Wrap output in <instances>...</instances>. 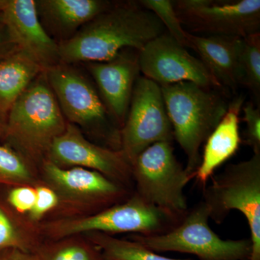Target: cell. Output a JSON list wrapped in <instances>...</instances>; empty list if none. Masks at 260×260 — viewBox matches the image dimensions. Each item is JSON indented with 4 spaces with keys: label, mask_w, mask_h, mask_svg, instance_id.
Listing matches in <instances>:
<instances>
[{
    "label": "cell",
    "mask_w": 260,
    "mask_h": 260,
    "mask_svg": "<svg viewBox=\"0 0 260 260\" xmlns=\"http://www.w3.org/2000/svg\"><path fill=\"white\" fill-rule=\"evenodd\" d=\"M165 32L159 19L139 1L112 2L73 37L58 43L60 63L111 60L125 49L141 50Z\"/></svg>",
    "instance_id": "obj_1"
},
{
    "label": "cell",
    "mask_w": 260,
    "mask_h": 260,
    "mask_svg": "<svg viewBox=\"0 0 260 260\" xmlns=\"http://www.w3.org/2000/svg\"><path fill=\"white\" fill-rule=\"evenodd\" d=\"M162 97L174 139L186 158V172L194 178L199 167L200 148L221 120L229 107L220 90L190 82L162 85Z\"/></svg>",
    "instance_id": "obj_2"
},
{
    "label": "cell",
    "mask_w": 260,
    "mask_h": 260,
    "mask_svg": "<svg viewBox=\"0 0 260 260\" xmlns=\"http://www.w3.org/2000/svg\"><path fill=\"white\" fill-rule=\"evenodd\" d=\"M67 124L44 71L12 107L5 133L28 156L37 158L48 153Z\"/></svg>",
    "instance_id": "obj_3"
},
{
    "label": "cell",
    "mask_w": 260,
    "mask_h": 260,
    "mask_svg": "<svg viewBox=\"0 0 260 260\" xmlns=\"http://www.w3.org/2000/svg\"><path fill=\"white\" fill-rule=\"evenodd\" d=\"M203 203L210 218L220 224L232 210L245 217L250 230L251 251L248 260H260V154L228 165L212 177L203 189Z\"/></svg>",
    "instance_id": "obj_4"
},
{
    "label": "cell",
    "mask_w": 260,
    "mask_h": 260,
    "mask_svg": "<svg viewBox=\"0 0 260 260\" xmlns=\"http://www.w3.org/2000/svg\"><path fill=\"white\" fill-rule=\"evenodd\" d=\"M210 215L200 202L188 210L180 223L165 234L155 236L135 235L133 241L155 251H177L196 255L201 260H248L250 239L224 240L210 229Z\"/></svg>",
    "instance_id": "obj_5"
},
{
    "label": "cell",
    "mask_w": 260,
    "mask_h": 260,
    "mask_svg": "<svg viewBox=\"0 0 260 260\" xmlns=\"http://www.w3.org/2000/svg\"><path fill=\"white\" fill-rule=\"evenodd\" d=\"M183 218L150 204L135 194L125 203L100 213L48 224L44 231L55 238L85 232H133L142 236H155L172 230Z\"/></svg>",
    "instance_id": "obj_6"
},
{
    "label": "cell",
    "mask_w": 260,
    "mask_h": 260,
    "mask_svg": "<svg viewBox=\"0 0 260 260\" xmlns=\"http://www.w3.org/2000/svg\"><path fill=\"white\" fill-rule=\"evenodd\" d=\"M131 166L137 194L180 218L186 215L189 209L184 188L192 177L176 158L172 143L150 145Z\"/></svg>",
    "instance_id": "obj_7"
},
{
    "label": "cell",
    "mask_w": 260,
    "mask_h": 260,
    "mask_svg": "<svg viewBox=\"0 0 260 260\" xmlns=\"http://www.w3.org/2000/svg\"><path fill=\"white\" fill-rule=\"evenodd\" d=\"M174 133L161 88L139 76L135 83L125 122L120 130V150L130 164L143 150L160 142L172 143Z\"/></svg>",
    "instance_id": "obj_8"
},
{
    "label": "cell",
    "mask_w": 260,
    "mask_h": 260,
    "mask_svg": "<svg viewBox=\"0 0 260 260\" xmlns=\"http://www.w3.org/2000/svg\"><path fill=\"white\" fill-rule=\"evenodd\" d=\"M190 34L244 38L260 32L259 0L173 1Z\"/></svg>",
    "instance_id": "obj_9"
},
{
    "label": "cell",
    "mask_w": 260,
    "mask_h": 260,
    "mask_svg": "<svg viewBox=\"0 0 260 260\" xmlns=\"http://www.w3.org/2000/svg\"><path fill=\"white\" fill-rule=\"evenodd\" d=\"M44 72L61 112L69 123L104 132L112 128L114 120L99 91L81 72L64 63Z\"/></svg>",
    "instance_id": "obj_10"
},
{
    "label": "cell",
    "mask_w": 260,
    "mask_h": 260,
    "mask_svg": "<svg viewBox=\"0 0 260 260\" xmlns=\"http://www.w3.org/2000/svg\"><path fill=\"white\" fill-rule=\"evenodd\" d=\"M140 72L160 86L190 82L206 88H221L199 58L191 55L167 32L138 51Z\"/></svg>",
    "instance_id": "obj_11"
},
{
    "label": "cell",
    "mask_w": 260,
    "mask_h": 260,
    "mask_svg": "<svg viewBox=\"0 0 260 260\" xmlns=\"http://www.w3.org/2000/svg\"><path fill=\"white\" fill-rule=\"evenodd\" d=\"M47 155L49 160L59 167L85 168L114 181L133 177L131 164L121 150L94 144L71 123L68 122L64 133L54 140Z\"/></svg>",
    "instance_id": "obj_12"
},
{
    "label": "cell",
    "mask_w": 260,
    "mask_h": 260,
    "mask_svg": "<svg viewBox=\"0 0 260 260\" xmlns=\"http://www.w3.org/2000/svg\"><path fill=\"white\" fill-rule=\"evenodd\" d=\"M2 23L19 49L46 70L60 63L59 44L48 34L34 0H5Z\"/></svg>",
    "instance_id": "obj_13"
},
{
    "label": "cell",
    "mask_w": 260,
    "mask_h": 260,
    "mask_svg": "<svg viewBox=\"0 0 260 260\" xmlns=\"http://www.w3.org/2000/svg\"><path fill=\"white\" fill-rule=\"evenodd\" d=\"M127 49L111 60L85 63L113 119L122 127L131 102L135 83L140 76L138 53Z\"/></svg>",
    "instance_id": "obj_14"
},
{
    "label": "cell",
    "mask_w": 260,
    "mask_h": 260,
    "mask_svg": "<svg viewBox=\"0 0 260 260\" xmlns=\"http://www.w3.org/2000/svg\"><path fill=\"white\" fill-rule=\"evenodd\" d=\"M242 38L195 35L187 32L186 48L199 56L221 88L237 91L239 86V51Z\"/></svg>",
    "instance_id": "obj_15"
},
{
    "label": "cell",
    "mask_w": 260,
    "mask_h": 260,
    "mask_svg": "<svg viewBox=\"0 0 260 260\" xmlns=\"http://www.w3.org/2000/svg\"><path fill=\"white\" fill-rule=\"evenodd\" d=\"M107 0H38V15L48 34L68 40L85 24L109 8Z\"/></svg>",
    "instance_id": "obj_16"
},
{
    "label": "cell",
    "mask_w": 260,
    "mask_h": 260,
    "mask_svg": "<svg viewBox=\"0 0 260 260\" xmlns=\"http://www.w3.org/2000/svg\"><path fill=\"white\" fill-rule=\"evenodd\" d=\"M245 97L234 98L221 120L208 137L194 178L200 184H205L219 167L232 158L242 143L239 133V116Z\"/></svg>",
    "instance_id": "obj_17"
},
{
    "label": "cell",
    "mask_w": 260,
    "mask_h": 260,
    "mask_svg": "<svg viewBox=\"0 0 260 260\" xmlns=\"http://www.w3.org/2000/svg\"><path fill=\"white\" fill-rule=\"evenodd\" d=\"M44 169L54 186L73 196L109 202L120 196L123 191L117 182L90 169L80 167L66 169L49 160L44 162Z\"/></svg>",
    "instance_id": "obj_18"
},
{
    "label": "cell",
    "mask_w": 260,
    "mask_h": 260,
    "mask_svg": "<svg viewBox=\"0 0 260 260\" xmlns=\"http://www.w3.org/2000/svg\"><path fill=\"white\" fill-rule=\"evenodd\" d=\"M44 70L18 49L0 56V121L6 122L10 111L29 85Z\"/></svg>",
    "instance_id": "obj_19"
},
{
    "label": "cell",
    "mask_w": 260,
    "mask_h": 260,
    "mask_svg": "<svg viewBox=\"0 0 260 260\" xmlns=\"http://www.w3.org/2000/svg\"><path fill=\"white\" fill-rule=\"evenodd\" d=\"M239 85L249 89L259 101L260 32L241 39L239 51Z\"/></svg>",
    "instance_id": "obj_20"
},
{
    "label": "cell",
    "mask_w": 260,
    "mask_h": 260,
    "mask_svg": "<svg viewBox=\"0 0 260 260\" xmlns=\"http://www.w3.org/2000/svg\"><path fill=\"white\" fill-rule=\"evenodd\" d=\"M93 242L106 260H189L161 256L134 241L121 240L102 234L94 237Z\"/></svg>",
    "instance_id": "obj_21"
},
{
    "label": "cell",
    "mask_w": 260,
    "mask_h": 260,
    "mask_svg": "<svg viewBox=\"0 0 260 260\" xmlns=\"http://www.w3.org/2000/svg\"><path fill=\"white\" fill-rule=\"evenodd\" d=\"M140 4L154 13L164 25L166 31L180 45L186 48L187 30L181 25L171 0H140Z\"/></svg>",
    "instance_id": "obj_22"
},
{
    "label": "cell",
    "mask_w": 260,
    "mask_h": 260,
    "mask_svg": "<svg viewBox=\"0 0 260 260\" xmlns=\"http://www.w3.org/2000/svg\"><path fill=\"white\" fill-rule=\"evenodd\" d=\"M31 179L28 165L21 155L0 145V183L20 184Z\"/></svg>",
    "instance_id": "obj_23"
},
{
    "label": "cell",
    "mask_w": 260,
    "mask_h": 260,
    "mask_svg": "<svg viewBox=\"0 0 260 260\" xmlns=\"http://www.w3.org/2000/svg\"><path fill=\"white\" fill-rule=\"evenodd\" d=\"M37 254L42 260H100L95 251L78 244H63Z\"/></svg>",
    "instance_id": "obj_24"
},
{
    "label": "cell",
    "mask_w": 260,
    "mask_h": 260,
    "mask_svg": "<svg viewBox=\"0 0 260 260\" xmlns=\"http://www.w3.org/2000/svg\"><path fill=\"white\" fill-rule=\"evenodd\" d=\"M242 112L246 124L245 143L252 149L254 154H260V108L253 102L244 103Z\"/></svg>",
    "instance_id": "obj_25"
},
{
    "label": "cell",
    "mask_w": 260,
    "mask_h": 260,
    "mask_svg": "<svg viewBox=\"0 0 260 260\" xmlns=\"http://www.w3.org/2000/svg\"><path fill=\"white\" fill-rule=\"evenodd\" d=\"M6 249L30 251L28 242L20 237L8 215L0 208V250Z\"/></svg>",
    "instance_id": "obj_26"
},
{
    "label": "cell",
    "mask_w": 260,
    "mask_h": 260,
    "mask_svg": "<svg viewBox=\"0 0 260 260\" xmlns=\"http://www.w3.org/2000/svg\"><path fill=\"white\" fill-rule=\"evenodd\" d=\"M37 200V190L28 186H20L10 191L8 201L20 213L31 211Z\"/></svg>",
    "instance_id": "obj_27"
},
{
    "label": "cell",
    "mask_w": 260,
    "mask_h": 260,
    "mask_svg": "<svg viewBox=\"0 0 260 260\" xmlns=\"http://www.w3.org/2000/svg\"><path fill=\"white\" fill-rule=\"evenodd\" d=\"M36 190L37 200L30 215L32 220H37L57 205L58 198L52 189L46 186H40Z\"/></svg>",
    "instance_id": "obj_28"
},
{
    "label": "cell",
    "mask_w": 260,
    "mask_h": 260,
    "mask_svg": "<svg viewBox=\"0 0 260 260\" xmlns=\"http://www.w3.org/2000/svg\"><path fill=\"white\" fill-rule=\"evenodd\" d=\"M0 260H42L37 254L17 249L0 250Z\"/></svg>",
    "instance_id": "obj_29"
},
{
    "label": "cell",
    "mask_w": 260,
    "mask_h": 260,
    "mask_svg": "<svg viewBox=\"0 0 260 260\" xmlns=\"http://www.w3.org/2000/svg\"><path fill=\"white\" fill-rule=\"evenodd\" d=\"M18 49L10 37L9 32L3 23H0V56Z\"/></svg>",
    "instance_id": "obj_30"
},
{
    "label": "cell",
    "mask_w": 260,
    "mask_h": 260,
    "mask_svg": "<svg viewBox=\"0 0 260 260\" xmlns=\"http://www.w3.org/2000/svg\"><path fill=\"white\" fill-rule=\"evenodd\" d=\"M5 0H0V23H2V12H3V5Z\"/></svg>",
    "instance_id": "obj_31"
},
{
    "label": "cell",
    "mask_w": 260,
    "mask_h": 260,
    "mask_svg": "<svg viewBox=\"0 0 260 260\" xmlns=\"http://www.w3.org/2000/svg\"><path fill=\"white\" fill-rule=\"evenodd\" d=\"M5 125L1 121H0V135L3 133H5Z\"/></svg>",
    "instance_id": "obj_32"
},
{
    "label": "cell",
    "mask_w": 260,
    "mask_h": 260,
    "mask_svg": "<svg viewBox=\"0 0 260 260\" xmlns=\"http://www.w3.org/2000/svg\"><path fill=\"white\" fill-rule=\"evenodd\" d=\"M106 260V259H105Z\"/></svg>",
    "instance_id": "obj_33"
}]
</instances>
